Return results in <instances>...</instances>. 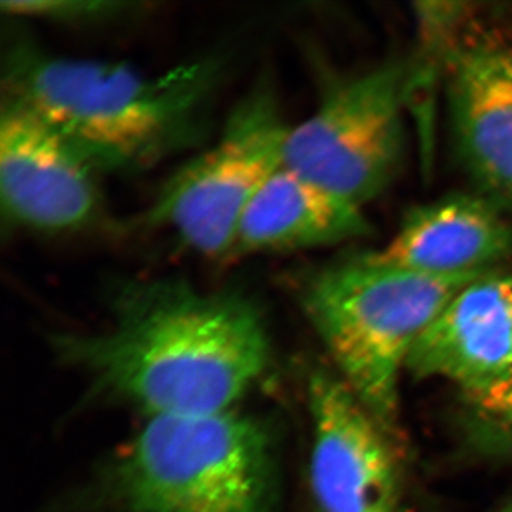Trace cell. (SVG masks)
<instances>
[{
  "instance_id": "6da1fadb",
  "label": "cell",
  "mask_w": 512,
  "mask_h": 512,
  "mask_svg": "<svg viewBox=\"0 0 512 512\" xmlns=\"http://www.w3.org/2000/svg\"><path fill=\"white\" fill-rule=\"evenodd\" d=\"M53 345L94 386L151 419L229 412L271 362L264 316L248 295L183 279L124 286L109 328L57 335Z\"/></svg>"
},
{
  "instance_id": "7a4b0ae2",
  "label": "cell",
  "mask_w": 512,
  "mask_h": 512,
  "mask_svg": "<svg viewBox=\"0 0 512 512\" xmlns=\"http://www.w3.org/2000/svg\"><path fill=\"white\" fill-rule=\"evenodd\" d=\"M3 73L8 99L59 131L97 171L136 173L204 141L222 67L204 57L148 74L113 60L53 55L18 37Z\"/></svg>"
},
{
  "instance_id": "3957f363",
  "label": "cell",
  "mask_w": 512,
  "mask_h": 512,
  "mask_svg": "<svg viewBox=\"0 0 512 512\" xmlns=\"http://www.w3.org/2000/svg\"><path fill=\"white\" fill-rule=\"evenodd\" d=\"M103 488L121 512H278L271 436L234 410L150 419Z\"/></svg>"
},
{
  "instance_id": "277c9868",
  "label": "cell",
  "mask_w": 512,
  "mask_h": 512,
  "mask_svg": "<svg viewBox=\"0 0 512 512\" xmlns=\"http://www.w3.org/2000/svg\"><path fill=\"white\" fill-rule=\"evenodd\" d=\"M481 276L417 274L359 255L309 275L301 303L339 376L387 430L414 346L447 303Z\"/></svg>"
},
{
  "instance_id": "5b68a950",
  "label": "cell",
  "mask_w": 512,
  "mask_h": 512,
  "mask_svg": "<svg viewBox=\"0 0 512 512\" xmlns=\"http://www.w3.org/2000/svg\"><path fill=\"white\" fill-rule=\"evenodd\" d=\"M286 126L271 82L259 79L228 114L221 134L160 188L144 222L167 229L210 259L232 255L255 195L285 165Z\"/></svg>"
},
{
  "instance_id": "8992f818",
  "label": "cell",
  "mask_w": 512,
  "mask_h": 512,
  "mask_svg": "<svg viewBox=\"0 0 512 512\" xmlns=\"http://www.w3.org/2000/svg\"><path fill=\"white\" fill-rule=\"evenodd\" d=\"M410 72L389 62L330 82L311 116L289 130L286 167L356 207L382 194L403 161Z\"/></svg>"
},
{
  "instance_id": "52a82bcc",
  "label": "cell",
  "mask_w": 512,
  "mask_h": 512,
  "mask_svg": "<svg viewBox=\"0 0 512 512\" xmlns=\"http://www.w3.org/2000/svg\"><path fill=\"white\" fill-rule=\"evenodd\" d=\"M96 168L55 128L6 97L0 116V204L15 227L80 231L100 214Z\"/></svg>"
},
{
  "instance_id": "ba28073f",
  "label": "cell",
  "mask_w": 512,
  "mask_h": 512,
  "mask_svg": "<svg viewBox=\"0 0 512 512\" xmlns=\"http://www.w3.org/2000/svg\"><path fill=\"white\" fill-rule=\"evenodd\" d=\"M311 487L320 512H397L399 467L386 429L338 375L309 377Z\"/></svg>"
},
{
  "instance_id": "9c48e42d",
  "label": "cell",
  "mask_w": 512,
  "mask_h": 512,
  "mask_svg": "<svg viewBox=\"0 0 512 512\" xmlns=\"http://www.w3.org/2000/svg\"><path fill=\"white\" fill-rule=\"evenodd\" d=\"M444 69L458 160L477 194L512 215V46L473 37L451 47Z\"/></svg>"
},
{
  "instance_id": "30bf717a",
  "label": "cell",
  "mask_w": 512,
  "mask_h": 512,
  "mask_svg": "<svg viewBox=\"0 0 512 512\" xmlns=\"http://www.w3.org/2000/svg\"><path fill=\"white\" fill-rule=\"evenodd\" d=\"M505 212L480 194H451L409 212L389 244L363 254L430 276L491 274L512 256Z\"/></svg>"
},
{
  "instance_id": "8fae6325",
  "label": "cell",
  "mask_w": 512,
  "mask_h": 512,
  "mask_svg": "<svg viewBox=\"0 0 512 512\" xmlns=\"http://www.w3.org/2000/svg\"><path fill=\"white\" fill-rule=\"evenodd\" d=\"M406 369L461 389L512 372V276L493 272L464 286L423 333Z\"/></svg>"
},
{
  "instance_id": "7c38bea8",
  "label": "cell",
  "mask_w": 512,
  "mask_h": 512,
  "mask_svg": "<svg viewBox=\"0 0 512 512\" xmlns=\"http://www.w3.org/2000/svg\"><path fill=\"white\" fill-rule=\"evenodd\" d=\"M370 229L363 208L284 165L249 204L232 255L326 247L365 237Z\"/></svg>"
},
{
  "instance_id": "4fadbf2b",
  "label": "cell",
  "mask_w": 512,
  "mask_h": 512,
  "mask_svg": "<svg viewBox=\"0 0 512 512\" xmlns=\"http://www.w3.org/2000/svg\"><path fill=\"white\" fill-rule=\"evenodd\" d=\"M461 392L473 436L485 447L512 451V372Z\"/></svg>"
},
{
  "instance_id": "5bb4252c",
  "label": "cell",
  "mask_w": 512,
  "mask_h": 512,
  "mask_svg": "<svg viewBox=\"0 0 512 512\" xmlns=\"http://www.w3.org/2000/svg\"><path fill=\"white\" fill-rule=\"evenodd\" d=\"M0 8L12 18L42 19L55 23H97L130 15L138 5L107 0H5Z\"/></svg>"
},
{
  "instance_id": "9a60e30c",
  "label": "cell",
  "mask_w": 512,
  "mask_h": 512,
  "mask_svg": "<svg viewBox=\"0 0 512 512\" xmlns=\"http://www.w3.org/2000/svg\"><path fill=\"white\" fill-rule=\"evenodd\" d=\"M503 512H512V503L504 508Z\"/></svg>"
}]
</instances>
